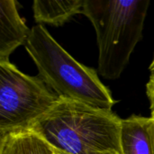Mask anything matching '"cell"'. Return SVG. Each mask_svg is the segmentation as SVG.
<instances>
[{
    "label": "cell",
    "mask_w": 154,
    "mask_h": 154,
    "mask_svg": "<svg viewBox=\"0 0 154 154\" xmlns=\"http://www.w3.org/2000/svg\"><path fill=\"white\" fill-rule=\"evenodd\" d=\"M122 119L112 111L60 98L30 130L66 154H121Z\"/></svg>",
    "instance_id": "6da1fadb"
},
{
    "label": "cell",
    "mask_w": 154,
    "mask_h": 154,
    "mask_svg": "<svg viewBox=\"0 0 154 154\" xmlns=\"http://www.w3.org/2000/svg\"><path fill=\"white\" fill-rule=\"evenodd\" d=\"M25 49L39 76L60 98L81 102L107 111L116 101L97 71L77 61L42 24L32 26Z\"/></svg>",
    "instance_id": "7a4b0ae2"
},
{
    "label": "cell",
    "mask_w": 154,
    "mask_h": 154,
    "mask_svg": "<svg viewBox=\"0 0 154 154\" xmlns=\"http://www.w3.org/2000/svg\"><path fill=\"white\" fill-rule=\"evenodd\" d=\"M149 5V0H85L83 14L96 31L98 72L104 78L121 77L143 38Z\"/></svg>",
    "instance_id": "3957f363"
},
{
    "label": "cell",
    "mask_w": 154,
    "mask_h": 154,
    "mask_svg": "<svg viewBox=\"0 0 154 154\" xmlns=\"http://www.w3.org/2000/svg\"><path fill=\"white\" fill-rule=\"evenodd\" d=\"M59 100L39 75L24 74L10 60L0 62V137L30 130Z\"/></svg>",
    "instance_id": "277c9868"
},
{
    "label": "cell",
    "mask_w": 154,
    "mask_h": 154,
    "mask_svg": "<svg viewBox=\"0 0 154 154\" xmlns=\"http://www.w3.org/2000/svg\"><path fill=\"white\" fill-rule=\"evenodd\" d=\"M14 0L0 1V62L9 61L10 55L25 45L32 29L21 17Z\"/></svg>",
    "instance_id": "5b68a950"
},
{
    "label": "cell",
    "mask_w": 154,
    "mask_h": 154,
    "mask_svg": "<svg viewBox=\"0 0 154 154\" xmlns=\"http://www.w3.org/2000/svg\"><path fill=\"white\" fill-rule=\"evenodd\" d=\"M120 145L121 154H154L153 119L134 115L123 119Z\"/></svg>",
    "instance_id": "8992f818"
},
{
    "label": "cell",
    "mask_w": 154,
    "mask_h": 154,
    "mask_svg": "<svg viewBox=\"0 0 154 154\" xmlns=\"http://www.w3.org/2000/svg\"><path fill=\"white\" fill-rule=\"evenodd\" d=\"M85 0H35L33 17L37 24L61 26L73 16L83 14Z\"/></svg>",
    "instance_id": "52a82bcc"
},
{
    "label": "cell",
    "mask_w": 154,
    "mask_h": 154,
    "mask_svg": "<svg viewBox=\"0 0 154 154\" xmlns=\"http://www.w3.org/2000/svg\"><path fill=\"white\" fill-rule=\"evenodd\" d=\"M0 154H60L51 145L32 130L0 137Z\"/></svg>",
    "instance_id": "ba28073f"
},
{
    "label": "cell",
    "mask_w": 154,
    "mask_h": 154,
    "mask_svg": "<svg viewBox=\"0 0 154 154\" xmlns=\"http://www.w3.org/2000/svg\"><path fill=\"white\" fill-rule=\"evenodd\" d=\"M146 94L150 101L151 116L154 115V71L151 73L149 81L146 85Z\"/></svg>",
    "instance_id": "9c48e42d"
},
{
    "label": "cell",
    "mask_w": 154,
    "mask_h": 154,
    "mask_svg": "<svg viewBox=\"0 0 154 154\" xmlns=\"http://www.w3.org/2000/svg\"><path fill=\"white\" fill-rule=\"evenodd\" d=\"M150 70H151V73L154 71V59H153V60L152 61L151 65H150Z\"/></svg>",
    "instance_id": "30bf717a"
},
{
    "label": "cell",
    "mask_w": 154,
    "mask_h": 154,
    "mask_svg": "<svg viewBox=\"0 0 154 154\" xmlns=\"http://www.w3.org/2000/svg\"><path fill=\"white\" fill-rule=\"evenodd\" d=\"M59 152V151H58ZM59 153L60 154H66V153H63V152H59ZM102 154H119L117 153V152H106V153H102Z\"/></svg>",
    "instance_id": "8fae6325"
},
{
    "label": "cell",
    "mask_w": 154,
    "mask_h": 154,
    "mask_svg": "<svg viewBox=\"0 0 154 154\" xmlns=\"http://www.w3.org/2000/svg\"><path fill=\"white\" fill-rule=\"evenodd\" d=\"M151 117H152V118L153 119V126H154V115H153V116H151Z\"/></svg>",
    "instance_id": "7c38bea8"
}]
</instances>
